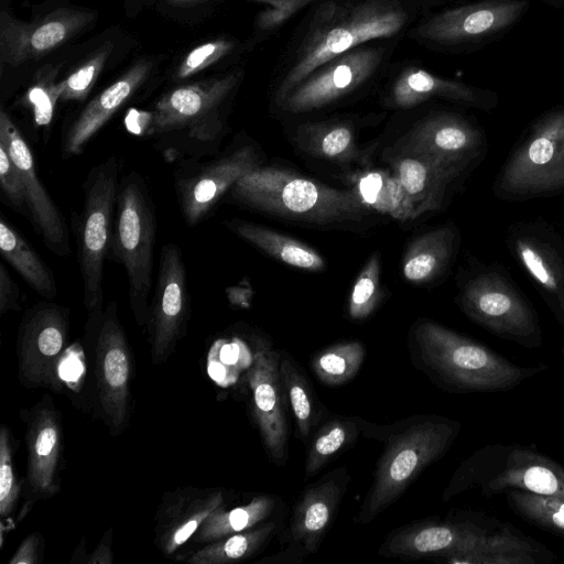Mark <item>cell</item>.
<instances>
[{
  "mask_svg": "<svg viewBox=\"0 0 564 564\" xmlns=\"http://www.w3.org/2000/svg\"><path fill=\"white\" fill-rule=\"evenodd\" d=\"M118 174V159L110 155L89 172L84 183V208L78 224L77 245L84 305L90 317L101 314L104 263L111 245Z\"/></svg>",
  "mask_w": 564,
  "mask_h": 564,
  "instance_id": "cell-10",
  "label": "cell"
},
{
  "mask_svg": "<svg viewBox=\"0 0 564 564\" xmlns=\"http://www.w3.org/2000/svg\"><path fill=\"white\" fill-rule=\"evenodd\" d=\"M275 529V522H262L246 531L213 541L184 557V561L189 564H227L247 560L264 546Z\"/></svg>",
  "mask_w": 564,
  "mask_h": 564,
  "instance_id": "cell-34",
  "label": "cell"
},
{
  "mask_svg": "<svg viewBox=\"0 0 564 564\" xmlns=\"http://www.w3.org/2000/svg\"><path fill=\"white\" fill-rule=\"evenodd\" d=\"M297 140L312 155L334 161L352 158L356 152L355 128L348 120L332 119L297 127Z\"/></svg>",
  "mask_w": 564,
  "mask_h": 564,
  "instance_id": "cell-35",
  "label": "cell"
},
{
  "mask_svg": "<svg viewBox=\"0 0 564 564\" xmlns=\"http://www.w3.org/2000/svg\"><path fill=\"white\" fill-rule=\"evenodd\" d=\"M187 299L186 268L182 252L174 243L164 245L148 322L151 355L156 364L170 355L181 337L187 315Z\"/></svg>",
  "mask_w": 564,
  "mask_h": 564,
  "instance_id": "cell-18",
  "label": "cell"
},
{
  "mask_svg": "<svg viewBox=\"0 0 564 564\" xmlns=\"http://www.w3.org/2000/svg\"><path fill=\"white\" fill-rule=\"evenodd\" d=\"M87 20L86 14L56 12L34 28L8 24L2 30V53L10 63L45 54L63 43Z\"/></svg>",
  "mask_w": 564,
  "mask_h": 564,
  "instance_id": "cell-27",
  "label": "cell"
},
{
  "mask_svg": "<svg viewBox=\"0 0 564 564\" xmlns=\"http://www.w3.org/2000/svg\"><path fill=\"white\" fill-rule=\"evenodd\" d=\"M0 140H3L20 173L26 207L44 243L54 253L69 252L65 221L40 181L32 151L9 115L1 109Z\"/></svg>",
  "mask_w": 564,
  "mask_h": 564,
  "instance_id": "cell-20",
  "label": "cell"
},
{
  "mask_svg": "<svg viewBox=\"0 0 564 564\" xmlns=\"http://www.w3.org/2000/svg\"><path fill=\"white\" fill-rule=\"evenodd\" d=\"M399 41H375L333 57L300 82L276 109L304 115L372 87L387 74Z\"/></svg>",
  "mask_w": 564,
  "mask_h": 564,
  "instance_id": "cell-8",
  "label": "cell"
},
{
  "mask_svg": "<svg viewBox=\"0 0 564 564\" xmlns=\"http://www.w3.org/2000/svg\"><path fill=\"white\" fill-rule=\"evenodd\" d=\"M460 304L471 319L498 336L528 347L540 344L541 333L532 310L500 274L487 272L469 280Z\"/></svg>",
  "mask_w": 564,
  "mask_h": 564,
  "instance_id": "cell-13",
  "label": "cell"
},
{
  "mask_svg": "<svg viewBox=\"0 0 564 564\" xmlns=\"http://www.w3.org/2000/svg\"><path fill=\"white\" fill-rule=\"evenodd\" d=\"M111 46L100 51L63 80L62 100H83L100 73Z\"/></svg>",
  "mask_w": 564,
  "mask_h": 564,
  "instance_id": "cell-44",
  "label": "cell"
},
{
  "mask_svg": "<svg viewBox=\"0 0 564 564\" xmlns=\"http://www.w3.org/2000/svg\"><path fill=\"white\" fill-rule=\"evenodd\" d=\"M252 361L248 347L239 338L216 340L207 356V370L218 384L226 387L235 382L240 370Z\"/></svg>",
  "mask_w": 564,
  "mask_h": 564,
  "instance_id": "cell-39",
  "label": "cell"
},
{
  "mask_svg": "<svg viewBox=\"0 0 564 564\" xmlns=\"http://www.w3.org/2000/svg\"><path fill=\"white\" fill-rule=\"evenodd\" d=\"M20 290L3 263H0V313L19 310Z\"/></svg>",
  "mask_w": 564,
  "mask_h": 564,
  "instance_id": "cell-48",
  "label": "cell"
},
{
  "mask_svg": "<svg viewBox=\"0 0 564 564\" xmlns=\"http://www.w3.org/2000/svg\"><path fill=\"white\" fill-rule=\"evenodd\" d=\"M68 329L67 310L45 303L32 310L19 340L21 377L32 386L56 388Z\"/></svg>",
  "mask_w": 564,
  "mask_h": 564,
  "instance_id": "cell-16",
  "label": "cell"
},
{
  "mask_svg": "<svg viewBox=\"0 0 564 564\" xmlns=\"http://www.w3.org/2000/svg\"><path fill=\"white\" fill-rule=\"evenodd\" d=\"M259 154L245 144L177 176L176 193L188 226L198 224L231 187L260 165Z\"/></svg>",
  "mask_w": 564,
  "mask_h": 564,
  "instance_id": "cell-17",
  "label": "cell"
},
{
  "mask_svg": "<svg viewBox=\"0 0 564 564\" xmlns=\"http://www.w3.org/2000/svg\"><path fill=\"white\" fill-rule=\"evenodd\" d=\"M111 538L112 530L110 529L105 533L98 545L90 553L86 561L87 564H111L113 562Z\"/></svg>",
  "mask_w": 564,
  "mask_h": 564,
  "instance_id": "cell-50",
  "label": "cell"
},
{
  "mask_svg": "<svg viewBox=\"0 0 564 564\" xmlns=\"http://www.w3.org/2000/svg\"><path fill=\"white\" fill-rule=\"evenodd\" d=\"M147 72V64L135 65L83 109L65 134L63 142L65 156L83 153L93 137L134 93L144 79Z\"/></svg>",
  "mask_w": 564,
  "mask_h": 564,
  "instance_id": "cell-26",
  "label": "cell"
},
{
  "mask_svg": "<svg viewBox=\"0 0 564 564\" xmlns=\"http://www.w3.org/2000/svg\"><path fill=\"white\" fill-rule=\"evenodd\" d=\"M0 251L2 257L42 296L56 295V283L37 252L9 223L0 220Z\"/></svg>",
  "mask_w": 564,
  "mask_h": 564,
  "instance_id": "cell-32",
  "label": "cell"
},
{
  "mask_svg": "<svg viewBox=\"0 0 564 564\" xmlns=\"http://www.w3.org/2000/svg\"><path fill=\"white\" fill-rule=\"evenodd\" d=\"M175 1H191V0H175Z\"/></svg>",
  "mask_w": 564,
  "mask_h": 564,
  "instance_id": "cell-52",
  "label": "cell"
},
{
  "mask_svg": "<svg viewBox=\"0 0 564 564\" xmlns=\"http://www.w3.org/2000/svg\"><path fill=\"white\" fill-rule=\"evenodd\" d=\"M240 78L239 70L175 88L152 111L130 109L126 128L135 135L155 138V145L167 160L207 155L220 142L225 128L221 108Z\"/></svg>",
  "mask_w": 564,
  "mask_h": 564,
  "instance_id": "cell-2",
  "label": "cell"
},
{
  "mask_svg": "<svg viewBox=\"0 0 564 564\" xmlns=\"http://www.w3.org/2000/svg\"><path fill=\"white\" fill-rule=\"evenodd\" d=\"M498 187L509 195L564 188V107L542 117L507 161Z\"/></svg>",
  "mask_w": 564,
  "mask_h": 564,
  "instance_id": "cell-11",
  "label": "cell"
},
{
  "mask_svg": "<svg viewBox=\"0 0 564 564\" xmlns=\"http://www.w3.org/2000/svg\"><path fill=\"white\" fill-rule=\"evenodd\" d=\"M347 473L338 468L305 489L294 506L288 538L306 552L318 550L347 488Z\"/></svg>",
  "mask_w": 564,
  "mask_h": 564,
  "instance_id": "cell-24",
  "label": "cell"
},
{
  "mask_svg": "<svg viewBox=\"0 0 564 564\" xmlns=\"http://www.w3.org/2000/svg\"><path fill=\"white\" fill-rule=\"evenodd\" d=\"M365 355L361 343L343 341L314 355L311 366L321 382L327 386H340L357 375Z\"/></svg>",
  "mask_w": 564,
  "mask_h": 564,
  "instance_id": "cell-38",
  "label": "cell"
},
{
  "mask_svg": "<svg viewBox=\"0 0 564 564\" xmlns=\"http://www.w3.org/2000/svg\"><path fill=\"white\" fill-rule=\"evenodd\" d=\"M507 500L527 520L564 532V500L521 490L508 491Z\"/></svg>",
  "mask_w": 564,
  "mask_h": 564,
  "instance_id": "cell-40",
  "label": "cell"
},
{
  "mask_svg": "<svg viewBox=\"0 0 564 564\" xmlns=\"http://www.w3.org/2000/svg\"><path fill=\"white\" fill-rule=\"evenodd\" d=\"M0 183L10 203L21 210L26 205L23 183L3 140H0Z\"/></svg>",
  "mask_w": 564,
  "mask_h": 564,
  "instance_id": "cell-47",
  "label": "cell"
},
{
  "mask_svg": "<svg viewBox=\"0 0 564 564\" xmlns=\"http://www.w3.org/2000/svg\"><path fill=\"white\" fill-rule=\"evenodd\" d=\"M473 487L487 495L511 489L564 500V467L527 447L492 445L460 466L446 496Z\"/></svg>",
  "mask_w": 564,
  "mask_h": 564,
  "instance_id": "cell-9",
  "label": "cell"
},
{
  "mask_svg": "<svg viewBox=\"0 0 564 564\" xmlns=\"http://www.w3.org/2000/svg\"><path fill=\"white\" fill-rule=\"evenodd\" d=\"M280 377L300 437L306 441L323 417L321 404L306 376L289 356L281 355Z\"/></svg>",
  "mask_w": 564,
  "mask_h": 564,
  "instance_id": "cell-36",
  "label": "cell"
},
{
  "mask_svg": "<svg viewBox=\"0 0 564 564\" xmlns=\"http://www.w3.org/2000/svg\"><path fill=\"white\" fill-rule=\"evenodd\" d=\"M228 227L243 240L283 263L310 271H319L325 267L321 254L292 237L249 221H230Z\"/></svg>",
  "mask_w": 564,
  "mask_h": 564,
  "instance_id": "cell-29",
  "label": "cell"
},
{
  "mask_svg": "<svg viewBox=\"0 0 564 564\" xmlns=\"http://www.w3.org/2000/svg\"><path fill=\"white\" fill-rule=\"evenodd\" d=\"M262 4L254 21L251 43L258 44L274 36L300 12L308 9L316 0H249Z\"/></svg>",
  "mask_w": 564,
  "mask_h": 564,
  "instance_id": "cell-41",
  "label": "cell"
},
{
  "mask_svg": "<svg viewBox=\"0 0 564 564\" xmlns=\"http://www.w3.org/2000/svg\"><path fill=\"white\" fill-rule=\"evenodd\" d=\"M130 375L129 346L117 316V304L110 302L97 337L96 376L99 403L112 434L124 427L129 416Z\"/></svg>",
  "mask_w": 564,
  "mask_h": 564,
  "instance_id": "cell-14",
  "label": "cell"
},
{
  "mask_svg": "<svg viewBox=\"0 0 564 564\" xmlns=\"http://www.w3.org/2000/svg\"><path fill=\"white\" fill-rule=\"evenodd\" d=\"M380 260L373 253L358 275L348 303V314L352 319L367 318L377 307L380 299Z\"/></svg>",
  "mask_w": 564,
  "mask_h": 564,
  "instance_id": "cell-42",
  "label": "cell"
},
{
  "mask_svg": "<svg viewBox=\"0 0 564 564\" xmlns=\"http://www.w3.org/2000/svg\"><path fill=\"white\" fill-rule=\"evenodd\" d=\"M422 15L411 0H316L280 59L273 106L325 62L370 42L401 40Z\"/></svg>",
  "mask_w": 564,
  "mask_h": 564,
  "instance_id": "cell-1",
  "label": "cell"
},
{
  "mask_svg": "<svg viewBox=\"0 0 564 564\" xmlns=\"http://www.w3.org/2000/svg\"><path fill=\"white\" fill-rule=\"evenodd\" d=\"M390 432L358 523L370 522L392 505L422 469L448 448L457 424L436 416H415Z\"/></svg>",
  "mask_w": 564,
  "mask_h": 564,
  "instance_id": "cell-6",
  "label": "cell"
},
{
  "mask_svg": "<svg viewBox=\"0 0 564 564\" xmlns=\"http://www.w3.org/2000/svg\"><path fill=\"white\" fill-rule=\"evenodd\" d=\"M390 162L413 219L441 207L447 186L464 166L453 160L406 150L394 153Z\"/></svg>",
  "mask_w": 564,
  "mask_h": 564,
  "instance_id": "cell-22",
  "label": "cell"
},
{
  "mask_svg": "<svg viewBox=\"0 0 564 564\" xmlns=\"http://www.w3.org/2000/svg\"><path fill=\"white\" fill-rule=\"evenodd\" d=\"M380 554L399 558L443 557L451 564H534L538 550L524 536L471 522H422L395 531Z\"/></svg>",
  "mask_w": 564,
  "mask_h": 564,
  "instance_id": "cell-3",
  "label": "cell"
},
{
  "mask_svg": "<svg viewBox=\"0 0 564 564\" xmlns=\"http://www.w3.org/2000/svg\"><path fill=\"white\" fill-rule=\"evenodd\" d=\"M454 239L455 232L449 227H442L417 237L403 258V276L413 283H425L435 279L451 259Z\"/></svg>",
  "mask_w": 564,
  "mask_h": 564,
  "instance_id": "cell-30",
  "label": "cell"
},
{
  "mask_svg": "<svg viewBox=\"0 0 564 564\" xmlns=\"http://www.w3.org/2000/svg\"><path fill=\"white\" fill-rule=\"evenodd\" d=\"M281 354L265 345L258 346L247 368L256 423L268 455L278 466L288 460V404L280 377Z\"/></svg>",
  "mask_w": 564,
  "mask_h": 564,
  "instance_id": "cell-15",
  "label": "cell"
},
{
  "mask_svg": "<svg viewBox=\"0 0 564 564\" xmlns=\"http://www.w3.org/2000/svg\"><path fill=\"white\" fill-rule=\"evenodd\" d=\"M422 12L442 0H411Z\"/></svg>",
  "mask_w": 564,
  "mask_h": 564,
  "instance_id": "cell-51",
  "label": "cell"
},
{
  "mask_svg": "<svg viewBox=\"0 0 564 564\" xmlns=\"http://www.w3.org/2000/svg\"><path fill=\"white\" fill-rule=\"evenodd\" d=\"M39 546L40 536L39 534H30L17 549L12 558L9 561L10 564H36L39 562Z\"/></svg>",
  "mask_w": 564,
  "mask_h": 564,
  "instance_id": "cell-49",
  "label": "cell"
},
{
  "mask_svg": "<svg viewBox=\"0 0 564 564\" xmlns=\"http://www.w3.org/2000/svg\"><path fill=\"white\" fill-rule=\"evenodd\" d=\"M401 150L426 153L466 164L482 145L480 132L464 117L445 111L417 120L402 138Z\"/></svg>",
  "mask_w": 564,
  "mask_h": 564,
  "instance_id": "cell-23",
  "label": "cell"
},
{
  "mask_svg": "<svg viewBox=\"0 0 564 564\" xmlns=\"http://www.w3.org/2000/svg\"><path fill=\"white\" fill-rule=\"evenodd\" d=\"M516 252L535 282L549 295L550 305L564 325V256L549 240L535 236H519Z\"/></svg>",
  "mask_w": 564,
  "mask_h": 564,
  "instance_id": "cell-28",
  "label": "cell"
},
{
  "mask_svg": "<svg viewBox=\"0 0 564 564\" xmlns=\"http://www.w3.org/2000/svg\"><path fill=\"white\" fill-rule=\"evenodd\" d=\"M368 422L355 416L338 415L314 433L305 460L306 478L315 475L338 454L355 443Z\"/></svg>",
  "mask_w": 564,
  "mask_h": 564,
  "instance_id": "cell-33",
  "label": "cell"
},
{
  "mask_svg": "<svg viewBox=\"0 0 564 564\" xmlns=\"http://www.w3.org/2000/svg\"><path fill=\"white\" fill-rule=\"evenodd\" d=\"M236 200L281 217L318 225L360 220L365 205L352 191L272 166H257L230 189Z\"/></svg>",
  "mask_w": 564,
  "mask_h": 564,
  "instance_id": "cell-4",
  "label": "cell"
},
{
  "mask_svg": "<svg viewBox=\"0 0 564 564\" xmlns=\"http://www.w3.org/2000/svg\"><path fill=\"white\" fill-rule=\"evenodd\" d=\"M235 46L236 43L229 40H216L196 46L183 59L178 67L177 76L185 78L202 70L231 53Z\"/></svg>",
  "mask_w": 564,
  "mask_h": 564,
  "instance_id": "cell-45",
  "label": "cell"
},
{
  "mask_svg": "<svg viewBox=\"0 0 564 564\" xmlns=\"http://www.w3.org/2000/svg\"><path fill=\"white\" fill-rule=\"evenodd\" d=\"M414 334L423 362L456 391H503L540 370L519 367L488 347L431 321L420 323Z\"/></svg>",
  "mask_w": 564,
  "mask_h": 564,
  "instance_id": "cell-5",
  "label": "cell"
},
{
  "mask_svg": "<svg viewBox=\"0 0 564 564\" xmlns=\"http://www.w3.org/2000/svg\"><path fill=\"white\" fill-rule=\"evenodd\" d=\"M226 508L220 489L183 490L164 503L156 525L158 547L172 555L187 542L213 514Z\"/></svg>",
  "mask_w": 564,
  "mask_h": 564,
  "instance_id": "cell-25",
  "label": "cell"
},
{
  "mask_svg": "<svg viewBox=\"0 0 564 564\" xmlns=\"http://www.w3.org/2000/svg\"><path fill=\"white\" fill-rule=\"evenodd\" d=\"M350 182L352 192L365 207L401 221L413 219L403 187L393 172L364 171L356 173Z\"/></svg>",
  "mask_w": 564,
  "mask_h": 564,
  "instance_id": "cell-31",
  "label": "cell"
},
{
  "mask_svg": "<svg viewBox=\"0 0 564 564\" xmlns=\"http://www.w3.org/2000/svg\"><path fill=\"white\" fill-rule=\"evenodd\" d=\"M26 480L33 498L56 495L59 489L57 469L63 446L59 414L51 398H43L28 415Z\"/></svg>",
  "mask_w": 564,
  "mask_h": 564,
  "instance_id": "cell-21",
  "label": "cell"
},
{
  "mask_svg": "<svg viewBox=\"0 0 564 564\" xmlns=\"http://www.w3.org/2000/svg\"><path fill=\"white\" fill-rule=\"evenodd\" d=\"M154 236L152 200L142 178L131 172L119 183L110 250L126 269L129 301L139 326L149 322Z\"/></svg>",
  "mask_w": 564,
  "mask_h": 564,
  "instance_id": "cell-7",
  "label": "cell"
},
{
  "mask_svg": "<svg viewBox=\"0 0 564 564\" xmlns=\"http://www.w3.org/2000/svg\"><path fill=\"white\" fill-rule=\"evenodd\" d=\"M10 430L2 425L0 430V514L9 517L19 500L21 485L12 459Z\"/></svg>",
  "mask_w": 564,
  "mask_h": 564,
  "instance_id": "cell-43",
  "label": "cell"
},
{
  "mask_svg": "<svg viewBox=\"0 0 564 564\" xmlns=\"http://www.w3.org/2000/svg\"><path fill=\"white\" fill-rule=\"evenodd\" d=\"M275 501L271 496L254 497L249 503L231 510L221 509L209 517L194 534L197 542H213L246 531L267 520Z\"/></svg>",
  "mask_w": 564,
  "mask_h": 564,
  "instance_id": "cell-37",
  "label": "cell"
},
{
  "mask_svg": "<svg viewBox=\"0 0 564 564\" xmlns=\"http://www.w3.org/2000/svg\"><path fill=\"white\" fill-rule=\"evenodd\" d=\"M63 91V82L54 84L41 80L30 88L26 95L28 102L32 106L34 120L40 126L50 123L54 107Z\"/></svg>",
  "mask_w": 564,
  "mask_h": 564,
  "instance_id": "cell-46",
  "label": "cell"
},
{
  "mask_svg": "<svg viewBox=\"0 0 564 564\" xmlns=\"http://www.w3.org/2000/svg\"><path fill=\"white\" fill-rule=\"evenodd\" d=\"M524 0H491L422 15L406 36L433 51L478 42L513 24L525 11Z\"/></svg>",
  "mask_w": 564,
  "mask_h": 564,
  "instance_id": "cell-12",
  "label": "cell"
},
{
  "mask_svg": "<svg viewBox=\"0 0 564 564\" xmlns=\"http://www.w3.org/2000/svg\"><path fill=\"white\" fill-rule=\"evenodd\" d=\"M384 77L382 100L388 108L412 109L437 99L481 109L495 106L491 93L443 77L417 64L390 66Z\"/></svg>",
  "mask_w": 564,
  "mask_h": 564,
  "instance_id": "cell-19",
  "label": "cell"
}]
</instances>
